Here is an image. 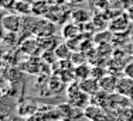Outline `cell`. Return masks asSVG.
Listing matches in <instances>:
<instances>
[{"label":"cell","mask_w":133,"mask_h":121,"mask_svg":"<svg viewBox=\"0 0 133 121\" xmlns=\"http://www.w3.org/2000/svg\"><path fill=\"white\" fill-rule=\"evenodd\" d=\"M78 83H79V87L88 94V96H91V97H92L94 94H96L98 92L101 90L99 80H98V79H95V78H92V76H89V78H87V79H84V80L78 82Z\"/></svg>","instance_id":"obj_6"},{"label":"cell","mask_w":133,"mask_h":121,"mask_svg":"<svg viewBox=\"0 0 133 121\" xmlns=\"http://www.w3.org/2000/svg\"><path fill=\"white\" fill-rule=\"evenodd\" d=\"M38 42L41 49H45V51H54L58 47V42H57L55 37L54 35H48V37H40L38 38Z\"/></svg>","instance_id":"obj_12"},{"label":"cell","mask_w":133,"mask_h":121,"mask_svg":"<svg viewBox=\"0 0 133 121\" xmlns=\"http://www.w3.org/2000/svg\"><path fill=\"white\" fill-rule=\"evenodd\" d=\"M123 76H126V78H130L133 79V61H130V62H128L126 65H123Z\"/></svg>","instance_id":"obj_15"},{"label":"cell","mask_w":133,"mask_h":121,"mask_svg":"<svg viewBox=\"0 0 133 121\" xmlns=\"http://www.w3.org/2000/svg\"><path fill=\"white\" fill-rule=\"evenodd\" d=\"M38 49H41L40 42L38 40H34V38H27L20 44V51L27 56H34V52H37Z\"/></svg>","instance_id":"obj_8"},{"label":"cell","mask_w":133,"mask_h":121,"mask_svg":"<svg viewBox=\"0 0 133 121\" xmlns=\"http://www.w3.org/2000/svg\"><path fill=\"white\" fill-rule=\"evenodd\" d=\"M74 73H75V79H77L78 82L84 80V79L89 78L91 76V72H92V68H89V66L87 65V62L85 63H81V65L78 66H74Z\"/></svg>","instance_id":"obj_10"},{"label":"cell","mask_w":133,"mask_h":121,"mask_svg":"<svg viewBox=\"0 0 133 121\" xmlns=\"http://www.w3.org/2000/svg\"><path fill=\"white\" fill-rule=\"evenodd\" d=\"M55 55H57V58H58L59 61H68V59H71V56H72V51L71 48L68 47V44H59L58 47H57L55 49Z\"/></svg>","instance_id":"obj_11"},{"label":"cell","mask_w":133,"mask_h":121,"mask_svg":"<svg viewBox=\"0 0 133 121\" xmlns=\"http://www.w3.org/2000/svg\"><path fill=\"white\" fill-rule=\"evenodd\" d=\"M66 99L69 106L82 110H85L91 103V96H88L79 87V83H71L66 87Z\"/></svg>","instance_id":"obj_1"},{"label":"cell","mask_w":133,"mask_h":121,"mask_svg":"<svg viewBox=\"0 0 133 121\" xmlns=\"http://www.w3.org/2000/svg\"><path fill=\"white\" fill-rule=\"evenodd\" d=\"M41 66H43L41 58H38V56H28L26 62L21 63V71L28 72L31 75H37V73H40Z\"/></svg>","instance_id":"obj_7"},{"label":"cell","mask_w":133,"mask_h":121,"mask_svg":"<svg viewBox=\"0 0 133 121\" xmlns=\"http://www.w3.org/2000/svg\"><path fill=\"white\" fill-rule=\"evenodd\" d=\"M71 18L74 20V23H78V24H87V23H89V21H91L89 13H88L87 10H82V9L75 10L71 14Z\"/></svg>","instance_id":"obj_13"},{"label":"cell","mask_w":133,"mask_h":121,"mask_svg":"<svg viewBox=\"0 0 133 121\" xmlns=\"http://www.w3.org/2000/svg\"><path fill=\"white\" fill-rule=\"evenodd\" d=\"M23 18L17 13H9L2 18V27L4 33H18L23 27Z\"/></svg>","instance_id":"obj_2"},{"label":"cell","mask_w":133,"mask_h":121,"mask_svg":"<svg viewBox=\"0 0 133 121\" xmlns=\"http://www.w3.org/2000/svg\"><path fill=\"white\" fill-rule=\"evenodd\" d=\"M82 28L78 25V23H66L62 27V37L65 40H74V38L79 37Z\"/></svg>","instance_id":"obj_9"},{"label":"cell","mask_w":133,"mask_h":121,"mask_svg":"<svg viewBox=\"0 0 133 121\" xmlns=\"http://www.w3.org/2000/svg\"><path fill=\"white\" fill-rule=\"evenodd\" d=\"M116 93L123 96V97L133 99V79L126 78V76H120Z\"/></svg>","instance_id":"obj_5"},{"label":"cell","mask_w":133,"mask_h":121,"mask_svg":"<svg viewBox=\"0 0 133 121\" xmlns=\"http://www.w3.org/2000/svg\"><path fill=\"white\" fill-rule=\"evenodd\" d=\"M118 83H119V76L112 75V73H106L105 76L99 79V87L101 90L106 92V93H116V89H118Z\"/></svg>","instance_id":"obj_3"},{"label":"cell","mask_w":133,"mask_h":121,"mask_svg":"<svg viewBox=\"0 0 133 121\" xmlns=\"http://www.w3.org/2000/svg\"><path fill=\"white\" fill-rule=\"evenodd\" d=\"M54 24L52 21L50 20H38L36 21V24H34V31L33 34L36 37H48V35H52L54 33Z\"/></svg>","instance_id":"obj_4"},{"label":"cell","mask_w":133,"mask_h":121,"mask_svg":"<svg viewBox=\"0 0 133 121\" xmlns=\"http://www.w3.org/2000/svg\"><path fill=\"white\" fill-rule=\"evenodd\" d=\"M18 0H0V4L4 10L7 11H11V10H16V6H17Z\"/></svg>","instance_id":"obj_14"}]
</instances>
